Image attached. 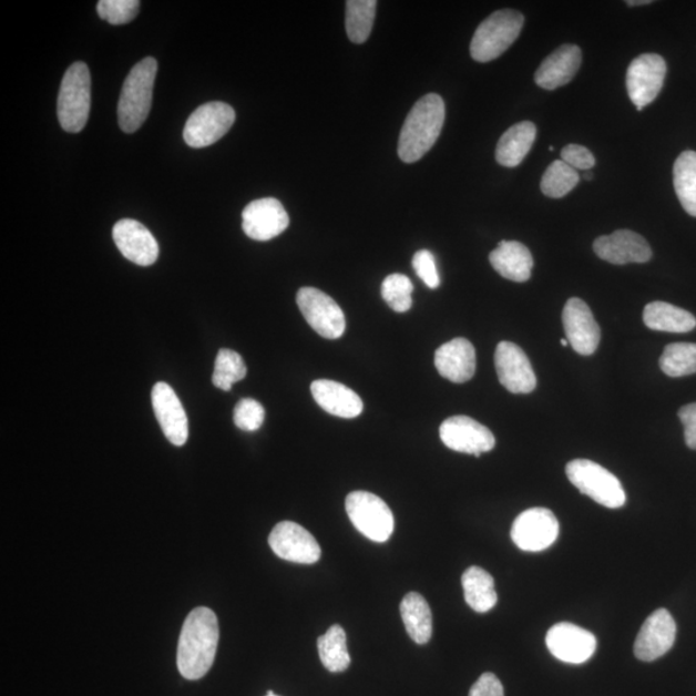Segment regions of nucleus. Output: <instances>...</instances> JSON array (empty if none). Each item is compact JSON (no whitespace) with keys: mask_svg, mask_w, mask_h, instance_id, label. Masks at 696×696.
I'll return each instance as SVG.
<instances>
[{"mask_svg":"<svg viewBox=\"0 0 696 696\" xmlns=\"http://www.w3.org/2000/svg\"><path fill=\"white\" fill-rule=\"evenodd\" d=\"M219 641V626L215 612L199 606L187 615L182 627L177 667L186 679H201L215 663Z\"/></svg>","mask_w":696,"mask_h":696,"instance_id":"f257e3e1","label":"nucleus"},{"mask_svg":"<svg viewBox=\"0 0 696 696\" xmlns=\"http://www.w3.org/2000/svg\"><path fill=\"white\" fill-rule=\"evenodd\" d=\"M446 122V104L439 94H426L410 110L399 137L398 153L405 163H416L437 144Z\"/></svg>","mask_w":696,"mask_h":696,"instance_id":"f03ea898","label":"nucleus"},{"mask_svg":"<svg viewBox=\"0 0 696 696\" xmlns=\"http://www.w3.org/2000/svg\"><path fill=\"white\" fill-rule=\"evenodd\" d=\"M156 71V60L146 58L126 76L117 104L119 125L123 132L134 133L145 123L152 109Z\"/></svg>","mask_w":696,"mask_h":696,"instance_id":"7ed1b4c3","label":"nucleus"},{"mask_svg":"<svg viewBox=\"0 0 696 696\" xmlns=\"http://www.w3.org/2000/svg\"><path fill=\"white\" fill-rule=\"evenodd\" d=\"M91 110V74L84 62H75L62 78L58 114L63 131L82 132Z\"/></svg>","mask_w":696,"mask_h":696,"instance_id":"20e7f679","label":"nucleus"},{"mask_svg":"<svg viewBox=\"0 0 696 696\" xmlns=\"http://www.w3.org/2000/svg\"><path fill=\"white\" fill-rule=\"evenodd\" d=\"M524 21V16L513 10H501L490 14L474 31L470 47L472 59L489 62L500 58L515 43Z\"/></svg>","mask_w":696,"mask_h":696,"instance_id":"39448f33","label":"nucleus"},{"mask_svg":"<svg viewBox=\"0 0 696 696\" xmlns=\"http://www.w3.org/2000/svg\"><path fill=\"white\" fill-rule=\"evenodd\" d=\"M572 484L584 495L607 509H621L627 495L618 478L603 465L588 460H574L566 465Z\"/></svg>","mask_w":696,"mask_h":696,"instance_id":"423d86ee","label":"nucleus"},{"mask_svg":"<svg viewBox=\"0 0 696 696\" xmlns=\"http://www.w3.org/2000/svg\"><path fill=\"white\" fill-rule=\"evenodd\" d=\"M346 511L354 526L368 540L385 543L390 540L395 519L389 505L369 492H352L346 498Z\"/></svg>","mask_w":696,"mask_h":696,"instance_id":"0eeeda50","label":"nucleus"},{"mask_svg":"<svg viewBox=\"0 0 696 696\" xmlns=\"http://www.w3.org/2000/svg\"><path fill=\"white\" fill-rule=\"evenodd\" d=\"M235 112L225 102H208L187 119L184 139L193 149L207 147L225 136L235 123Z\"/></svg>","mask_w":696,"mask_h":696,"instance_id":"6e6552de","label":"nucleus"},{"mask_svg":"<svg viewBox=\"0 0 696 696\" xmlns=\"http://www.w3.org/2000/svg\"><path fill=\"white\" fill-rule=\"evenodd\" d=\"M297 305L305 320L319 336L327 339L341 338L346 330L342 308L326 293L311 288H300Z\"/></svg>","mask_w":696,"mask_h":696,"instance_id":"1a4fd4ad","label":"nucleus"},{"mask_svg":"<svg viewBox=\"0 0 696 696\" xmlns=\"http://www.w3.org/2000/svg\"><path fill=\"white\" fill-rule=\"evenodd\" d=\"M559 521L547 509L526 510L513 522L511 538L525 552H541L551 547L559 538Z\"/></svg>","mask_w":696,"mask_h":696,"instance_id":"9d476101","label":"nucleus"},{"mask_svg":"<svg viewBox=\"0 0 696 696\" xmlns=\"http://www.w3.org/2000/svg\"><path fill=\"white\" fill-rule=\"evenodd\" d=\"M667 74V63L659 54H641L627 70L628 96L637 110L651 105L658 98Z\"/></svg>","mask_w":696,"mask_h":696,"instance_id":"9b49d317","label":"nucleus"},{"mask_svg":"<svg viewBox=\"0 0 696 696\" xmlns=\"http://www.w3.org/2000/svg\"><path fill=\"white\" fill-rule=\"evenodd\" d=\"M275 555L290 563L313 565L321 557V549L314 535L293 521H282L268 536Z\"/></svg>","mask_w":696,"mask_h":696,"instance_id":"f8f14e48","label":"nucleus"},{"mask_svg":"<svg viewBox=\"0 0 696 696\" xmlns=\"http://www.w3.org/2000/svg\"><path fill=\"white\" fill-rule=\"evenodd\" d=\"M440 439L446 447L454 450V452L472 454L478 458L495 447L492 431L465 416L446 419L440 426Z\"/></svg>","mask_w":696,"mask_h":696,"instance_id":"ddd939ff","label":"nucleus"},{"mask_svg":"<svg viewBox=\"0 0 696 696\" xmlns=\"http://www.w3.org/2000/svg\"><path fill=\"white\" fill-rule=\"evenodd\" d=\"M289 216L274 197L252 202L243 211V231L256 242H268L287 231Z\"/></svg>","mask_w":696,"mask_h":696,"instance_id":"4468645a","label":"nucleus"},{"mask_svg":"<svg viewBox=\"0 0 696 696\" xmlns=\"http://www.w3.org/2000/svg\"><path fill=\"white\" fill-rule=\"evenodd\" d=\"M549 651L556 659L569 664H582L592 658L597 639L590 631L572 623H559L545 637Z\"/></svg>","mask_w":696,"mask_h":696,"instance_id":"2eb2a0df","label":"nucleus"},{"mask_svg":"<svg viewBox=\"0 0 696 696\" xmlns=\"http://www.w3.org/2000/svg\"><path fill=\"white\" fill-rule=\"evenodd\" d=\"M495 369L504 389L512 393L535 390L536 377L526 354L512 342H501L495 350Z\"/></svg>","mask_w":696,"mask_h":696,"instance_id":"dca6fc26","label":"nucleus"},{"mask_svg":"<svg viewBox=\"0 0 696 696\" xmlns=\"http://www.w3.org/2000/svg\"><path fill=\"white\" fill-rule=\"evenodd\" d=\"M676 622L666 608H659L645 621L641 627L636 643V658L654 662L667 654L676 639Z\"/></svg>","mask_w":696,"mask_h":696,"instance_id":"f3484780","label":"nucleus"},{"mask_svg":"<svg viewBox=\"0 0 696 696\" xmlns=\"http://www.w3.org/2000/svg\"><path fill=\"white\" fill-rule=\"evenodd\" d=\"M563 323L569 345L583 356L595 354L600 345L601 330L587 304L581 298L567 300Z\"/></svg>","mask_w":696,"mask_h":696,"instance_id":"a211bd4d","label":"nucleus"},{"mask_svg":"<svg viewBox=\"0 0 696 696\" xmlns=\"http://www.w3.org/2000/svg\"><path fill=\"white\" fill-rule=\"evenodd\" d=\"M113 239L122 255L140 266H152L160 257V245L147 228L134 219H121L113 228Z\"/></svg>","mask_w":696,"mask_h":696,"instance_id":"6ab92c4d","label":"nucleus"},{"mask_svg":"<svg viewBox=\"0 0 696 696\" xmlns=\"http://www.w3.org/2000/svg\"><path fill=\"white\" fill-rule=\"evenodd\" d=\"M596 255L613 265L645 264L653 252L643 236L631 231H618L597 237L593 243Z\"/></svg>","mask_w":696,"mask_h":696,"instance_id":"aec40b11","label":"nucleus"},{"mask_svg":"<svg viewBox=\"0 0 696 696\" xmlns=\"http://www.w3.org/2000/svg\"><path fill=\"white\" fill-rule=\"evenodd\" d=\"M152 401L154 413L165 438L173 446H185L188 439V419L176 392L167 383H156L152 392Z\"/></svg>","mask_w":696,"mask_h":696,"instance_id":"412c9836","label":"nucleus"},{"mask_svg":"<svg viewBox=\"0 0 696 696\" xmlns=\"http://www.w3.org/2000/svg\"><path fill=\"white\" fill-rule=\"evenodd\" d=\"M434 367L450 382L470 381L477 371V351L465 338H454L434 352Z\"/></svg>","mask_w":696,"mask_h":696,"instance_id":"4be33fe9","label":"nucleus"},{"mask_svg":"<svg viewBox=\"0 0 696 696\" xmlns=\"http://www.w3.org/2000/svg\"><path fill=\"white\" fill-rule=\"evenodd\" d=\"M582 63L579 45L564 44L545 58L536 70L534 81L541 89L553 91L572 81Z\"/></svg>","mask_w":696,"mask_h":696,"instance_id":"5701e85b","label":"nucleus"},{"mask_svg":"<svg viewBox=\"0 0 696 696\" xmlns=\"http://www.w3.org/2000/svg\"><path fill=\"white\" fill-rule=\"evenodd\" d=\"M311 392L318 406L331 416L351 419L362 413L364 405L359 395L342 383L318 379L313 382Z\"/></svg>","mask_w":696,"mask_h":696,"instance_id":"b1692460","label":"nucleus"},{"mask_svg":"<svg viewBox=\"0 0 696 696\" xmlns=\"http://www.w3.org/2000/svg\"><path fill=\"white\" fill-rule=\"evenodd\" d=\"M489 260L494 270L504 279L525 283L532 276L534 266L532 253L519 242H501L490 253Z\"/></svg>","mask_w":696,"mask_h":696,"instance_id":"393cba45","label":"nucleus"},{"mask_svg":"<svg viewBox=\"0 0 696 696\" xmlns=\"http://www.w3.org/2000/svg\"><path fill=\"white\" fill-rule=\"evenodd\" d=\"M536 137V126L532 122H521L504 132L497 145L495 160L503 167L515 168L532 150Z\"/></svg>","mask_w":696,"mask_h":696,"instance_id":"a878e982","label":"nucleus"},{"mask_svg":"<svg viewBox=\"0 0 696 696\" xmlns=\"http://www.w3.org/2000/svg\"><path fill=\"white\" fill-rule=\"evenodd\" d=\"M402 622L411 639L418 645L429 643L432 637V613L429 603L417 592H410L400 605Z\"/></svg>","mask_w":696,"mask_h":696,"instance_id":"bb28decb","label":"nucleus"},{"mask_svg":"<svg viewBox=\"0 0 696 696\" xmlns=\"http://www.w3.org/2000/svg\"><path fill=\"white\" fill-rule=\"evenodd\" d=\"M644 323L648 329L687 334L696 327V319L689 311L666 303L648 304L644 310Z\"/></svg>","mask_w":696,"mask_h":696,"instance_id":"cd10ccee","label":"nucleus"},{"mask_svg":"<svg viewBox=\"0 0 696 696\" xmlns=\"http://www.w3.org/2000/svg\"><path fill=\"white\" fill-rule=\"evenodd\" d=\"M464 600L472 611L488 613L497 605L498 595L493 576L484 569L471 566L462 576Z\"/></svg>","mask_w":696,"mask_h":696,"instance_id":"c85d7f7f","label":"nucleus"},{"mask_svg":"<svg viewBox=\"0 0 696 696\" xmlns=\"http://www.w3.org/2000/svg\"><path fill=\"white\" fill-rule=\"evenodd\" d=\"M318 651L323 666L331 674H338L350 667L351 658L347 651L346 632L341 626L335 624L327 634L318 639Z\"/></svg>","mask_w":696,"mask_h":696,"instance_id":"c756f323","label":"nucleus"},{"mask_svg":"<svg viewBox=\"0 0 696 696\" xmlns=\"http://www.w3.org/2000/svg\"><path fill=\"white\" fill-rule=\"evenodd\" d=\"M674 185L679 203L696 217V153L685 152L674 165Z\"/></svg>","mask_w":696,"mask_h":696,"instance_id":"7c9ffc66","label":"nucleus"},{"mask_svg":"<svg viewBox=\"0 0 696 696\" xmlns=\"http://www.w3.org/2000/svg\"><path fill=\"white\" fill-rule=\"evenodd\" d=\"M376 0H348L346 3V31L350 41L366 43L373 29L377 11Z\"/></svg>","mask_w":696,"mask_h":696,"instance_id":"2f4dec72","label":"nucleus"},{"mask_svg":"<svg viewBox=\"0 0 696 696\" xmlns=\"http://www.w3.org/2000/svg\"><path fill=\"white\" fill-rule=\"evenodd\" d=\"M664 375L685 377L696 373V344H672L664 348L659 360Z\"/></svg>","mask_w":696,"mask_h":696,"instance_id":"473e14b6","label":"nucleus"},{"mask_svg":"<svg viewBox=\"0 0 696 696\" xmlns=\"http://www.w3.org/2000/svg\"><path fill=\"white\" fill-rule=\"evenodd\" d=\"M580 184V174L563 161L553 162L544 172L541 190L545 196L560 199Z\"/></svg>","mask_w":696,"mask_h":696,"instance_id":"72a5a7b5","label":"nucleus"},{"mask_svg":"<svg viewBox=\"0 0 696 696\" xmlns=\"http://www.w3.org/2000/svg\"><path fill=\"white\" fill-rule=\"evenodd\" d=\"M247 376V367L242 356L228 348L218 351L215 371H213V385L219 390L231 391L236 382Z\"/></svg>","mask_w":696,"mask_h":696,"instance_id":"f704fd0d","label":"nucleus"},{"mask_svg":"<svg viewBox=\"0 0 696 696\" xmlns=\"http://www.w3.org/2000/svg\"><path fill=\"white\" fill-rule=\"evenodd\" d=\"M413 284L407 275L392 274L387 276L382 283V297L385 303L389 305L393 311L407 313L411 307V293H413Z\"/></svg>","mask_w":696,"mask_h":696,"instance_id":"c9c22d12","label":"nucleus"},{"mask_svg":"<svg viewBox=\"0 0 696 696\" xmlns=\"http://www.w3.org/2000/svg\"><path fill=\"white\" fill-rule=\"evenodd\" d=\"M140 6L137 0H101L98 12L102 20L112 25H124L136 19Z\"/></svg>","mask_w":696,"mask_h":696,"instance_id":"e433bc0d","label":"nucleus"},{"mask_svg":"<svg viewBox=\"0 0 696 696\" xmlns=\"http://www.w3.org/2000/svg\"><path fill=\"white\" fill-rule=\"evenodd\" d=\"M265 408L255 399H243L234 410V422L243 431H257L265 422Z\"/></svg>","mask_w":696,"mask_h":696,"instance_id":"4c0bfd02","label":"nucleus"},{"mask_svg":"<svg viewBox=\"0 0 696 696\" xmlns=\"http://www.w3.org/2000/svg\"><path fill=\"white\" fill-rule=\"evenodd\" d=\"M413 268L416 274L421 278L430 289H437L440 286V275L437 267V260L430 250H419L413 257Z\"/></svg>","mask_w":696,"mask_h":696,"instance_id":"58836bf2","label":"nucleus"},{"mask_svg":"<svg viewBox=\"0 0 696 696\" xmlns=\"http://www.w3.org/2000/svg\"><path fill=\"white\" fill-rule=\"evenodd\" d=\"M561 160L572 168L580 171H590L595 167V156L590 152L587 147L581 145H567L561 152Z\"/></svg>","mask_w":696,"mask_h":696,"instance_id":"ea45409f","label":"nucleus"},{"mask_svg":"<svg viewBox=\"0 0 696 696\" xmlns=\"http://www.w3.org/2000/svg\"><path fill=\"white\" fill-rule=\"evenodd\" d=\"M469 696H504L503 685L500 678L488 672L474 683Z\"/></svg>","mask_w":696,"mask_h":696,"instance_id":"a19ab883","label":"nucleus"},{"mask_svg":"<svg viewBox=\"0 0 696 696\" xmlns=\"http://www.w3.org/2000/svg\"><path fill=\"white\" fill-rule=\"evenodd\" d=\"M678 417L685 427L686 446L696 450V402L679 409Z\"/></svg>","mask_w":696,"mask_h":696,"instance_id":"79ce46f5","label":"nucleus"},{"mask_svg":"<svg viewBox=\"0 0 696 696\" xmlns=\"http://www.w3.org/2000/svg\"><path fill=\"white\" fill-rule=\"evenodd\" d=\"M651 3H652L651 0H643V2H641V0H636V2H627L630 7L651 4Z\"/></svg>","mask_w":696,"mask_h":696,"instance_id":"37998d69","label":"nucleus"},{"mask_svg":"<svg viewBox=\"0 0 696 696\" xmlns=\"http://www.w3.org/2000/svg\"><path fill=\"white\" fill-rule=\"evenodd\" d=\"M592 177H593V174H592V172H591V171H585V172H584V174H583V178H584V180L591 181V180H592Z\"/></svg>","mask_w":696,"mask_h":696,"instance_id":"c03bdc74","label":"nucleus"},{"mask_svg":"<svg viewBox=\"0 0 696 696\" xmlns=\"http://www.w3.org/2000/svg\"><path fill=\"white\" fill-rule=\"evenodd\" d=\"M560 344L563 345L564 347H566L569 345V341H567V339L563 338V339H561Z\"/></svg>","mask_w":696,"mask_h":696,"instance_id":"a18cd8bd","label":"nucleus"},{"mask_svg":"<svg viewBox=\"0 0 696 696\" xmlns=\"http://www.w3.org/2000/svg\"><path fill=\"white\" fill-rule=\"evenodd\" d=\"M266 696H268V695H266ZM273 696H279V695H276V694H275V695H273Z\"/></svg>","mask_w":696,"mask_h":696,"instance_id":"49530a36","label":"nucleus"}]
</instances>
